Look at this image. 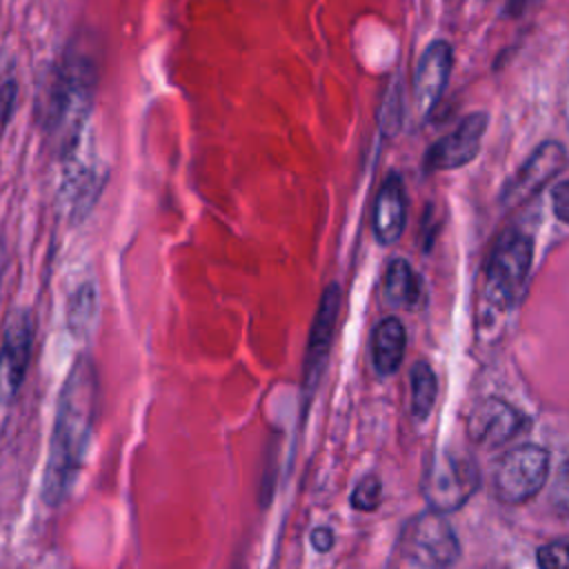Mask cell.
<instances>
[{
	"label": "cell",
	"mask_w": 569,
	"mask_h": 569,
	"mask_svg": "<svg viewBox=\"0 0 569 569\" xmlns=\"http://www.w3.org/2000/svg\"><path fill=\"white\" fill-rule=\"evenodd\" d=\"M98 407V371L89 356L71 365L56 402L49 456L42 473V500L58 507L67 500L84 462Z\"/></svg>",
	"instance_id": "obj_1"
},
{
	"label": "cell",
	"mask_w": 569,
	"mask_h": 569,
	"mask_svg": "<svg viewBox=\"0 0 569 569\" xmlns=\"http://www.w3.org/2000/svg\"><path fill=\"white\" fill-rule=\"evenodd\" d=\"M62 158V180H60V202L71 222H82L96 207L104 182L107 169L93 151L89 131L67 151Z\"/></svg>",
	"instance_id": "obj_5"
},
{
	"label": "cell",
	"mask_w": 569,
	"mask_h": 569,
	"mask_svg": "<svg viewBox=\"0 0 569 569\" xmlns=\"http://www.w3.org/2000/svg\"><path fill=\"white\" fill-rule=\"evenodd\" d=\"M536 560L542 569H565L569 567V542L567 540H553L538 549Z\"/></svg>",
	"instance_id": "obj_20"
},
{
	"label": "cell",
	"mask_w": 569,
	"mask_h": 569,
	"mask_svg": "<svg viewBox=\"0 0 569 569\" xmlns=\"http://www.w3.org/2000/svg\"><path fill=\"white\" fill-rule=\"evenodd\" d=\"M551 209L558 216V220L569 224V180H562V182H558L553 187V191H551Z\"/></svg>",
	"instance_id": "obj_23"
},
{
	"label": "cell",
	"mask_w": 569,
	"mask_h": 569,
	"mask_svg": "<svg viewBox=\"0 0 569 569\" xmlns=\"http://www.w3.org/2000/svg\"><path fill=\"white\" fill-rule=\"evenodd\" d=\"M96 82V62L84 51H69L56 69L44 127L58 156L67 153L87 133Z\"/></svg>",
	"instance_id": "obj_2"
},
{
	"label": "cell",
	"mask_w": 569,
	"mask_h": 569,
	"mask_svg": "<svg viewBox=\"0 0 569 569\" xmlns=\"http://www.w3.org/2000/svg\"><path fill=\"white\" fill-rule=\"evenodd\" d=\"M340 287L336 282L327 284L320 302L316 307L313 320H311V329H309V342H307V353H305V391L313 393L322 369L327 365V356H329V347L333 340V331H336V320H338V311H340Z\"/></svg>",
	"instance_id": "obj_11"
},
{
	"label": "cell",
	"mask_w": 569,
	"mask_h": 569,
	"mask_svg": "<svg viewBox=\"0 0 569 569\" xmlns=\"http://www.w3.org/2000/svg\"><path fill=\"white\" fill-rule=\"evenodd\" d=\"M407 331L405 325L389 316L380 320L371 333V362L380 376H393L405 358Z\"/></svg>",
	"instance_id": "obj_16"
},
{
	"label": "cell",
	"mask_w": 569,
	"mask_h": 569,
	"mask_svg": "<svg viewBox=\"0 0 569 569\" xmlns=\"http://www.w3.org/2000/svg\"><path fill=\"white\" fill-rule=\"evenodd\" d=\"M549 476V451L538 445L509 449L493 469V493L500 502L522 505L540 493Z\"/></svg>",
	"instance_id": "obj_7"
},
{
	"label": "cell",
	"mask_w": 569,
	"mask_h": 569,
	"mask_svg": "<svg viewBox=\"0 0 569 569\" xmlns=\"http://www.w3.org/2000/svg\"><path fill=\"white\" fill-rule=\"evenodd\" d=\"M438 393V380L429 362L418 360L411 367V413L418 420H425L431 413V407L436 402Z\"/></svg>",
	"instance_id": "obj_18"
},
{
	"label": "cell",
	"mask_w": 569,
	"mask_h": 569,
	"mask_svg": "<svg viewBox=\"0 0 569 569\" xmlns=\"http://www.w3.org/2000/svg\"><path fill=\"white\" fill-rule=\"evenodd\" d=\"M382 293L389 305L413 309L422 300L420 278L413 273L411 264L405 258H393L385 271Z\"/></svg>",
	"instance_id": "obj_17"
},
{
	"label": "cell",
	"mask_w": 569,
	"mask_h": 569,
	"mask_svg": "<svg viewBox=\"0 0 569 569\" xmlns=\"http://www.w3.org/2000/svg\"><path fill=\"white\" fill-rule=\"evenodd\" d=\"M487 131V113L476 111L465 116L458 127L440 138L436 144L429 147L425 153V169L427 171H451L469 164L478 151L480 140Z\"/></svg>",
	"instance_id": "obj_9"
},
{
	"label": "cell",
	"mask_w": 569,
	"mask_h": 569,
	"mask_svg": "<svg viewBox=\"0 0 569 569\" xmlns=\"http://www.w3.org/2000/svg\"><path fill=\"white\" fill-rule=\"evenodd\" d=\"M380 500H382V482L373 473H367L365 478H360L351 491V507L356 511H373L378 509Z\"/></svg>",
	"instance_id": "obj_19"
},
{
	"label": "cell",
	"mask_w": 569,
	"mask_h": 569,
	"mask_svg": "<svg viewBox=\"0 0 569 569\" xmlns=\"http://www.w3.org/2000/svg\"><path fill=\"white\" fill-rule=\"evenodd\" d=\"M567 164V151L558 140H547L533 149V153L525 160L518 173L502 191V200L507 204H518L531 196H536L556 173Z\"/></svg>",
	"instance_id": "obj_13"
},
{
	"label": "cell",
	"mask_w": 569,
	"mask_h": 569,
	"mask_svg": "<svg viewBox=\"0 0 569 569\" xmlns=\"http://www.w3.org/2000/svg\"><path fill=\"white\" fill-rule=\"evenodd\" d=\"M18 98V82L13 78H4L0 82V129L9 122Z\"/></svg>",
	"instance_id": "obj_22"
},
{
	"label": "cell",
	"mask_w": 569,
	"mask_h": 569,
	"mask_svg": "<svg viewBox=\"0 0 569 569\" xmlns=\"http://www.w3.org/2000/svg\"><path fill=\"white\" fill-rule=\"evenodd\" d=\"M453 67V49L447 40H433L418 58L413 73V102L420 118H427L440 102Z\"/></svg>",
	"instance_id": "obj_12"
},
{
	"label": "cell",
	"mask_w": 569,
	"mask_h": 569,
	"mask_svg": "<svg viewBox=\"0 0 569 569\" xmlns=\"http://www.w3.org/2000/svg\"><path fill=\"white\" fill-rule=\"evenodd\" d=\"M407 224V193L402 178L391 171L376 198L373 204V233L382 244H393Z\"/></svg>",
	"instance_id": "obj_14"
},
{
	"label": "cell",
	"mask_w": 569,
	"mask_h": 569,
	"mask_svg": "<svg viewBox=\"0 0 569 569\" xmlns=\"http://www.w3.org/2000/svg\"><path fill=\"white\" fill-rule=\"evenodd\" d=\"M529 418L520 413L513 405L505 402L502 398H485L480 400L467 420L469 438L476 445L485 447H498L513 438H518L522 431H527Z\"/></svg>",
	"instance_id": "obj_10"
},
{
	"label": "cell",
	"mask_w": 569,
	"mask_h": 569,
	"mask_svg": "<svg viewBox=\"0 0 569 569\" xmlns=\"http://www.w3.org/2000/svg\"><path fill=\"white\" fill-rule=\"evenodd\" d=\"M309 540H311V547H313L316 551L325 553V551H329V549L333 547V531H331L329 527H316V529L311 531Z\"/></svg>",
	"instance_id": "obj_24"
},
{
	"label": "cell",
	"mask_w": 569,
	"mask_h": 569,
	"mask_svg": "<svg viewBox=\"0 0 569 569\" xmlns=\"http://www.w3.org/2000/svg\"><path fill=\"white\" fill-rule=\"evenodd\" d=\"M460 558L458 538L440 511H427L405 522L389 565L451 567Z\"/></svg>",
	"instance_id": "obj_3"
},
{
	"label": "cell",
	"mask_w": 569,
	"mask_h": 569,
	"mask_svg": "<svg viewBox=\"0 0 569 569\" xmlns=\"http://www.w3.org/2000/svg\"><path fill=\"white\" fill-rule=\"evenodd\" d=\"M531 260L533 240L529 233L511 229L496 242L485 273V291L491 307L505 311L522 300Z\"/></svg>",
	"instance_id": "obj_4"
},
{
	"label": "cell",
	"mask_w": 569,
	"mask_h": 569,
	"mask_svg": "<svg viewBox=\"0 0 569 569\" xmlns=\"http://www.w3.org/2000/svg\"><path fill=\"white\" fill-rule=\"evenodd\" d=\"M549 500H551V507L558 513L569 516V458H567V462L558 471V478H556V482L551 487Z\"/></svg>",
	"instance_id": "obj_21"
},
{
	"label": "cell",
	"mask_w": 569,
	"mask_h": 569,
	"mask_svg": "<svg viewBox=\"0 0 569 569\" xmlns=\"http://www.w3.org/2000/svg\"><path fill=\"white\" fill-rule=\"evenodd\" d=\"M480 471L473 458L442 449L427 465L422 493L433 511L449 513L460 509L478 489Z\"/></svg>",
	"instance_id": "obj_6"
},
{
	"label": "cell",
	"mask_w": 569,
	"mask_h": 569,
	"mask_svg": "<svg viewBox=\"0 0 569 569\" xmlns=\"http://www.w3.org/2000/svg\"><path fill=\"white\" fill-rule=\"evenodd\" d=\"M4 271H7V249H4V244L0 242V289H2V278H4Z\"/></svg>",
	"instance_id": "obj_25"
},
{
	"label": "cell",
	"mask_w": 569,
	"mask_h": 569,
	"mask_svg": "<svg viewBox=\"0 0 569 569\" xmlns=\"http://www.w3.org/2000/svg\"><path fill=\"white\" fill-rule=\"evenodd\" d=\"M98 316H100L98 284L96 280L84 278L67 296L64 320H67L69 333L76 340H87L98 325Z\"/></svg>",
	"instance_id": "obj_15"
},
{
	"label": "cell",
	"mask_w": 569,
	"mask_h": 569,
	"mask_svg": "<svg viewBox=\"0 0 569 569\" xmlns=\"http://www.w3.org/2000/svg\"><path fill=\"white\" fill-rule=\"evenodd\" d=\"M33 316L29 309L11 311L0 340V405L13 402L18 396L33 349Z\"/></svg>",
	"instance_id": "obj_8"
}]
</instances>
